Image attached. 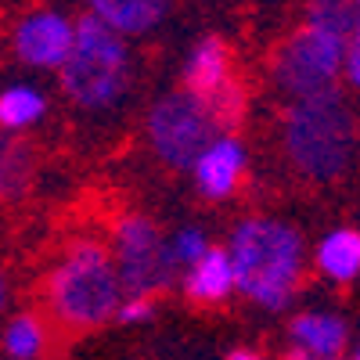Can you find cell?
<instances>
[{"instance_id":"1","label":"cell","mask_w":360,"mask_h":360,"mask_svg":"<svg viewBox=\"0 0 360 360\" xmlns=\"http://www.w3.org/2000/svg\"><path fill=\"white\" fill-rule=\"evenodd\" d=\"M238 292L259 310H288L307 274V242L288 220L252 213L227 234Z\"/></svg>"},{"instance_id":"2","label":"cell","mask_w":360,"mask_h":360,"mask_svg":"<svg viewBox=\"0 0 360 360\" xmlns=\"http://www.w3.org/2000/svg\"><path fill=\"white\" fill-rule=\"evenodd\" d=\"M356 33V4L317 0L307 18L281 40L270 62L274 86L292 101H307L328 90H339L335 79L346 72L349 40Z\"/></svg>"},{"instance_id":"3","label":"cell","mask_w":360,"mask_h":360,"mask_svg":"<svg viewBox=\"0 0 360 360\" xmlns=\"http://www.w3.org/2000/svg\"><path fill=\"white\" fill-rule=\"evenodd\" d=\"M356 144L360 123L342 90L292 101L281 115V148L288 166L317 184L339 180L353 166Z\"/></svg>"},{"instance_id":"4","label":"cell","mask_w":360,"mask_h":360,"mask_svg":"<svg viewBox=\"0 0 360 360\" xmlns=\"http://www.w3.org/2000/svg\"><path fill=\"white\" fill-rule=\"evenodd\" d=\"M51 317L69 332H90L108 321H119V310L127 303V288L119 281L112 249L101 242L79 238L72 242L44 281Z\"/></svg>"},{"instance_id":"5","label":"cell","mask_w":360,"mask_h":360,"mask_svg":"<svg viewBox=\"0 0 360 360\" xmlns=\"http://www.w3.org/2000/svg\"><path fill=\"white\" fill-rule=\"evenodd\" d=\"M130 72L134 58L127 40L112 33V29L98 18L83 11L76 18V47L69 54L62 76V94L72 101L79 112H112L123 105L130 90Z\"/></svg>"},{"instance_id":"6","label":"cell","mask_w":360,"mask_h":360,"mask_svg":"<svg viewBox=\"0 0 360 360\" xmlns=\"http://www.w3.org/2000/svg\"><path fill=\"white\" fill-rule=\"evenodd\" d=\"M224 127L227 123L217 115V108L195 98L191 90H173V94L159 98L144 119L148 144H152L155 159L169 169H195L205 148L220 134H227Z\"/></svg>"},{"instance_id":"7","label":"cell","mask_w":360,"mask_h":360,"mask_svg":"<svg viewBox=\"0 0 360 360\" xmlns=\"http://www.w3.org/2000/svg\"><path fill=\"white\" fill-rule=\"evenodd\" d=\"M112 259L127 295H159L176 281V263L169 256V234L152 217H123L112 227Z\"/></svg>"},{"instance_id":"8","label":"cell","mask_w":360,"mask_h":360,"mask_svg":"<svg viewBox=\"0 0 360 360\" xmlns=\"http://www.w3.org/2000/svg\"><path fill=\"white\" fill-rule=\"evenodd\" d=\"M76 47V18L62 8H29L11 25V51L22 65L62 72Z\"/></svg>"},{"instance_id":"9","label":"cell","mask_w":360,"mask_h":360,"mask_svg":"<svg viewBox=\"0 0 360 360\" xmlns=\"http://www.w3.org/2000/svg\"><path fill=\"white\" fill-rule=\"evenodd\" d=\"M184 90L209 101L224 123L238 119L242 112V86L231 72V47L220 37H202L184 58Z\"/></svg>"},{"instance_id":"10","label":"cell","mask_w":360,"mask_h":360,"mask_svg":"<svg viewBox=\"0 0 360 360\" xmlns=\"http://www.w3.org/2000/svg\"><path fill=\"white\" fill-rule=\"evenodd\" d=\"M245 169H249L245 144L227 130V134H220V137L202 152V159L195 162L191 176H195V188H198L202 198H209V202H227L238 188H242Z\"/></svg>"},{"instance_id":"11","label":"cell","mask_w":360,"mask_h":360,"mask_svg":"<svg viewBox=\"0 0 360 360\" xmlns=\"http://www.w3.org/2000/svg\"><path fill=\"white\" fill-rule=\"evenodd\" d=\"M288 339L295 349L317 360H342V349L349 346V324L332 310H299L288 321Z\"/></svg>"},{"instance_id":"12","label":"cell","mask_w":360,"mask_h":360,"mask_svg":"<svg viewBox=\"0 0 360 360\" xmlns=\"http://www.w3.org/2000/svg\"><path fill=\"white\" fill-rule=\"evenodd\" d=\"M184 295L191 303H202V307H217L224 299H231L238 292V278H234V263H231V252L227 245H213L205 252V259H198L184 278Z\"/></svg>"},{"instance_id":"13","label":"cell","mask_w":360,"mask_h":360,"mask_svg":"<svg viewBox=\"0 0 360 360\" xmlns=\"http://www.w3.org/2000/svg\"><path fill=\"white\" fill-rule=\"evenodd\" d=\"M86 11L98 15L112 33L130 40V37L152 33V29L169 15V4H162V0H94Z\"/></svg>"},{"instance_id":"14","label":"cell","mask_w":360,"mask_h":360,"mask_svg":"<svg viewBox=\"0 0 360 360\" xmlns=\"http://www.w3.org/2000/svg\"><path fill=\"white\" fill-rule=\"evenodd\" d=\"M314 263L332 285L356 281L360 278V231L356 227L328 231L314 249Z\"/></svg>"},{"instance_id":"15","label":"cell","mask_w":360,"mask_h":360,"mask_svg":"<svg viewBox=\"0 0 360 360\" xmlns=\"http://www.w3.org/2000/svg\"><path fill=\"white\" fill-rule=\"evenodd\" d=\"M47 115V98L33 83H11L0 94V127L4 130H29Z\"/></svg>"},{"instance_id":"16","label":"cell","mask_w":360,"mask_h":360,"mask_svg":"<svg viewBox=\"0 0 360 360\" xmlns=\"http://www.w3.org/2000/svg\"><path fill=\"white\" fill-rule=\"evenodd\" d=\"M8 360H40L47 353V324L37 314H15L4 328Z\"/></svg>"},{"instance_id":"17","label":"cell","mask_w":360,"mask_h":360,"mask_svg":"<svg viewBox=\"0 0 360 360\" xmlns=\"http://www.w3.org/2000/svg\"><path fill=\"white\" fill-rule=\"evenodd\" d=\"M209 249H213V245H209L205 231H198V227H176L169 234V256H173V263L180 270V278H184L198 259H205Z\"/></svg>"},{"instance_id":"18","label":"cell","mask_w":360,"mask_h":360,"mask_svg":"<svg viewBox=\"0 0 360 360\" xmlns=\"http://www.w3.org/2000/svg\"><path fill=\"white\" fill-rule=\"evenodd\" d=\"M155 317V299L152 295H127L123 310H119V324H144Z\"/></svg>"},{"instance_id":"19","label":"cell","mask_w":360,"mask_h":360,"mask_svg":"<svg viewBox=\"0 0 360 360\" xmlns=\"http://www.w3.org/2000/svg\"><path fill=\"white\" fill-rule=\"evenodd\" d=\"M342 79H346L353 90H360V29H356L353 40H349V54H346V72H342Z\"/></svg>"},{"instance_id":"20","label":"cell","mask_w":360,"mask_h":360,"mask_svg":"<svg viewBox=\"0 0 360 360\" xmlns=\"http://www.w3.org/2000/svg\"><path fill=\"white\" fill-rule=\"evenodd\" d=\"M227 360H266L263 353H252V349H234Z\"/></svg>"},{"instance_id":"21","label":"cell","mask_w":360,"mask_h":360,"mask_svg":"<svg viewBox=\"0 0 360 360\" xmlns=\"http://www.w3.org/2000/svg\"><path fill=\"white\" fill-rule=\"evenodd\" d=\"M281 360H317V356H310V353H303V349H295V346H292Z\"/></svg>"},{"instance_id":"22","label":"cell","mask_w":360,"mask_h":360,"mask_svg":"<svg viewBox=\"0 0 360 360\" xmlns=\"http://www.w3.org/2000/svg\"><path fill=\"white\" fill-rule=\"evenodd\" d=\"M349 360H360V339H356V346H353V356Z\"/></svg>"},{"instance_id":"23","label":"cell","mask_w":360,"mask_h":360,"mask_svg":"<svg viewBox=\"0 0 360 360\" xmlns=\"http://www.w3.org/2000/svg\"><path fill=\"white\" fill-rule=\"evenodd\" d=\"M356 29H360V4H356Z\"/></svg>"}]
</instances>
